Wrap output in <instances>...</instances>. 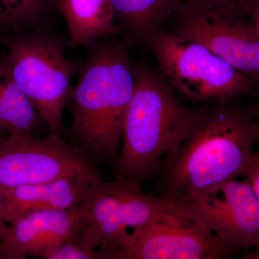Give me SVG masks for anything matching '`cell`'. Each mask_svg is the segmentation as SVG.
I'll return each mask as SVG.
<instances>
[{
    "instance_id": "cell-15",
    "label": "cell",
    "mask_w": 259,
    "mask_h": 259,
    "mask_svg": "<svg viewBox=\"0 0 259 259\" xmlns=\"http://www.w3.org/2000/svg\"><path fill=\"white\" fill-rule=\"evenodd\" d=\"M38 114L19 87L6 60L0 61V131L30 132Z\"/></svg>"
},
{
    "instance_id": "cell-19",
    "label": "cell",
    "mask_w": 259,
    "mask_h": 259,
    "mask_svg": "<svg viewBox=\"0 0 259 259\" xmlns=\"http://www.w3.org/2000/svg\"><path fill=\"white\" fill-rule=\"evenodd\" d=\"M244 182L247 184L255 195L259 197V152L255 151L247 167L244 176Z\"/></svg>"
},
{
    "instance_id": "cell-1",
    "label": "cell",
    "mask_w": 259,
    "mask_h": 259,
    "mask_svg": "<svg viewBox=\"0 0 259 259\" xmlns=\"http://www.w3.org/2000/svg\"><path fill=\"white\" fill-rule=\"evenodd\" d=\"M240 98L202 104L197 125L160 162L155 194L179 205L210 186L244 176L259 141V109Z\"/></svg>"
},
{
    "instance_id": "cell-20",
    "label": "cell",
    "mask_w": 259,
    "mask_h": 259,
    "mask_svg": "<svg viewBox=\"0 0 259 259\" xmlns=\"http://www.w3.org/2000/svg\"><path fill=\"white\" fill-rule=\"evenodd\" d=\"M8 229V223L5 222L4 218H3V193H2V190L0 189V243L3 241L5 236H6Z\"/></svg>"
},
{
    "instance_id": "cell-10",
    "label": "cell",
    "mask_w": 259,
    "mask_h": 259,
    "mask_svg": "<svg viewBox=\"0 0 259 259\" xmlns=\"http://www.w3.org/2000/svg\"><path fill=\"white\" fill-rule=\"evenodd\" d=\"M134 238L132 245L107 259H223L236 252L185 212L145 227Z\"/></svg>"
},
{
    "instance_id": "cell-22",
    "label": "cell",
    "mask_w": 259,
    "mask_h": 259,
    "mask_svg": "<svg viewBox=\"0 0 259 259\" xmlns=\"http://www.w3.org/2000/svg\"><path fill=\"white\" fill-rule=\"evenodd\" d=\"M1 133H2V131H0V134H1Z\"/></svg>"
},
{
    "instance_id": "cell-6",
    "label": "cell",
    "mask_w": 259,
    "mask_h": 259,
    "mask_svg": "<svg viewBox=\"0 0 259 259\" xmlns=\"http://www.w3.org/2000/svg\"><path fill=\"white\" fill-rule=\"evenodd\" d=\"M181 212L178 204L158 194L125 181L105 182L102 177L92 182L79 207L80 219L98 236L97 259L127 248L140 230Z\"/></svg>"
},
{
    "instance_id": "cell-14",
    "label": "cell",
    "mask_w": 259,
    "mask_h": 259,
    "mask_svg": "<svg viewBox=\"0 0 259 259\" xmlns=\"http://www.w3.org/2000/svg\"><path fill=\"white\" fill-rule=\"evenodd\" d=\"M67 25L70 45L88 47L99 37L117 35L111 0H56Z\"/></svg>"
},
{
    "instance_id": "cell-9",
    "label": "cell",
    "mask_w": 259,
    "mask_h": 259,
    "mask_svg": "<svg viewBox=\"0 0 259 259\" xmlns=\"http://www.w3.org/2000/svg\"><path fill=\"white\" fill-rule=\"evenodd\" d=\"M169 19L173 28L168 32L202 44L258 79L259 18L223 15L182 2Z\"/></svg>"
},
{
    "instance_id": "cell-13",
    "label": "cell",
    "mask_w": 259,
    "mask_h": 259,
    "mask_svg": "<svg viewBox=\"0 0 259 259\" xmlns=\"http://www.w3.org/2000/svg\"><path fill=\"white\" fill-rule=\"evenodd\" d=\"M183 0H111L118 34L124 44L140 45L151 37L176 10Z\"/></svg>"
},
{
    "instance_id": "cell-16",
    "label": "cell",
    "mask_w": 259,
    "mask_h": 259,
    "mask_svg": "<svg viewBox=\"0 0 259 259\" xmlns=\"http://www.w3.org/2000/svg\"><path fill=\"white\" fill-rule=\"evenodd\" d=\"M50 0H0V20L15 30L32 28L47 13Z\"/></svg>"
},
{
    "instance_id": "cell-18",
    "label": "cell",
    "mask_w": 259,
    "mask_h": 259,
    "mask_svg": "<svg viewBox=\"0 0 259 259\" xmlns=\"http://www.w3.org/2000/svg\"><path fill=\"white\" fill-rule=\"evenodd\" d=\"M182 2L223 15L259 18V0H183Z\"/></svg>"
},
{
    "instance_id": "cell-7",
    "label": "cell",
    "mask_w": 259,
    "mask_h": 259,
    "mask_svg": "<svg viewBox=\"0 0 259 259\" xmlns=\"http://www.w3.org/2000/svg\"><path fill=\"white\" fill-rule=\"evenodd\" d=\"M64 177H101L96 163L59 134L34 139L15 133L0 141V188L35 185Z\"/></svg>"
},
{
    "instance_id": "cell-2",
    "label": "cell",
    "mask_w": 259,
    "mask_h": 259,
    "mask_svg": "<svg viewBox=\"0 0 259 259\" xmlns=\"http://www.w3.org/2000/svg\"><path fill=\"white\" fill-rule=\"evenodd\" d=\"M116 35L99 37L88 48L69 102L71 144L94 162L115 165L126 114L134 91V66Z\"/></svg>"
},
{
    "instance_id": "cell-11",
    "label": "cell",
    "mask_w": 259,
    "mask_h": 259,
    "mask_svg": "<svg viewBox=\"0 0 259 259\" xmlns=\"http://www.w3.org/2000/svg\"><path fill=\"white\" fill-rule=\"evenodd\" d=\"M80 204L68 210L34 211L20 216L8 226L0 243V258L50 259L74 229Z\"/></svg>"
},
{
    "instance_id": "cell-17",
    "label": "cell",
    "mask_w": 259,
    "mask_h": 259,
    "mask_svg": "<svg viewBox=\"0 0 259 259\" xmlns=\"http://www.w3.org/2000/svg\"><path fill=\"white\" fill-rule=\"evenodd\" d=\"M99 247L100 241L96 232L79 218L71 234L50 259L96 258Z\"/></svg>"
},
{
    "instance_id": "cell-21",
    "label": "cell",
    "mask_w": 259,
    "mask_h": 259,
    "mask_svg": "<svg viewBox=\"0 0 259 259\" xmlns=\"http://www.w3.org/2000/svg\"><path fill=\"white\" fill-rule=\"evenodd\" d=\"M5 28L3 23H2L1 20H0V30H2V28Z\"/></svg>"
},
{
    "instance_id": "cell-3",
    "label": "cell",
    "mask_w": 259,
    "mask_h": 259,
    "mask_svg": "<svg viewBox=\"0 0 259 259\" xmlns=\"http://www.w3.org/2000/svg\"><path fill=\"white\" fill-rule=\"evenodd\" d=\"M134 78L115 174V180L142 188L197 125L203 105L184 106L164 77L147 67L134 66Z\"/></svg>"
},
{
    "instance_id": "cell-4",
    "label": "cell",
    "mask_w": 259,
    "mask_h": 259,
    "mask_svg": "<svg viewBox=\"0 0 259 259\" xmlns=\"http://www.w3.org/2000/svg\"><path fill=\"white\" fill-rule=\"evenodd\" d=\"M6 60L15 81L31 102L51 134H59L79 62L66 55V41L42 30H19L6 40Z\"/></svg>"
},
{
    "instance_id": "cell-8",
    "label": "cell",
    "mask_w": 259,
    "mask_h": 259,
    "mask_svg": "<svg viewBox=\"0 0 259 259\" xmlns=\"http://www.w3.org/2000/svg\"><path fill=\"white\" fill-rule=\"evenodd\" d=\"M184 212L237 251L259 248V197L244 181L232 179L179 203Z\"/></svg>"
},
{
    "instance_id": "cell-5",
    "label": "cell",
    "mask_w": 259,
    "mask_h": 259,
    "mask_svg": "<svg viewBox=\"0 0 259 259\" xmlns=\"http://www.w3.org/2000/svg\"><path fill=\"white\" fill-rule=\"evenodd\" d=\"M159 73L175 92L196 104L250 95L258 79L241 72L193 40L160 29L149 40Z\"/></svg>"
},
{
    "instance_id": "cell-12",
    "label": "cell",
    "mask_w": 259,
    "mask_h": 259,
    "mask_svg": "<svg viewBox=\"0 0 259 259\" xmlns=\"http://www.w3.org/2000/svg\"><path fill=\"white\" fill-rule=\"evenodd\" d=\"M95 180L64 177L35 185L0 188L3 193V218L10 225L20 216L34 211L73 208L82 202Z\"/></svg>"
}]
</instances>
